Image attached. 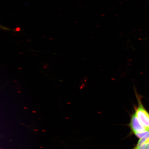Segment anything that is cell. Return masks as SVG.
I'll return each mask as SVG.
<instances>
[{
  "mask_svg": "<svg viewBox=\"0 0 149 149\" xmlns=\"http://www.w3.org/2000/svg\"><path fill=\"white\" fill-rule=\"evenodd\" d=\"M18 69H20V70H22V69L20 68H18Z\"/></svg>",
  "mask_w": 149,
  "mask_h": 149,
  "instance_id": "5b68a950",
  "label": "cell"
},
{
  "mask_svg": "<svg viewBox=\"0 0 149 149\" xmlns=\"http://www.w3.org/2000/svg\"><path fill=\"white\" fill-rule=\"evenodd\" d=\"M129 125L132 133L135 135L148 130L139 122L135 113L132 115Z\"/></svg>",
  "mask_w": 149,
  "mask_h": 149,
  "instance_id": "7a4b0ae2",
  "label": "cell"
},
{
  "mask_svg": "<svg viewBox=\"0 0 149 149\" xmlns=\"http://www.w3.org/2000/svg\"><path fill=\"white\" fill-rule=\"evenodd\" d=\"M17 92L18 93H21V92H18V91Z\"/></svg>",
  "mask_w": 149,
  "mask_h": 149,
  "instance_id": "8992f818",
  "label": "cell"
},
{
  "mask_svg": "<svg viewBox=\"0 0 149 149\" xmlns=\"http://www.w3.org/2000/svg\"><path fill=\"white\" fill-rule=\"evenodd\" d=\"M138 102L137 107L135 108L136 116L141 123L149 131V113L145 109L138 95L136 93Z\"/></svg>",
  "mask_w": 149,
  "mask_h": 149,
  "instance_id": "6da1fadb",
  "label": "cell"
},
{
  "mask_svg": "<svg viewBox=\"0 0 149 149\" xmlns=\"http://www.w3.org/2000/svg\"><path fill=\"white\" fill-rule=\"evenodd\" d=\"M14 81V82H17V81Z\"/></svg>",
  "mask_w": 149,
  "mask_h": 149,
  "instance_id": "52a82bcc",
  "label": "cell"
},
{
  "mask_svg": "<svg viewBox=\"0 0 149 149\" xmlns=\"http://www.w3.org/2000/svg\"><path fill=\"white\" fill-rule=\"evenodd\" d=\"M47 65H45V66H44V69H46L47 68Z\"/></svg>",
  "mask_w": 149,
  "mask_h": 149,
  "instance_id": "277c9868",
  "label": "cell"
},
{
  "mask_svg": "<svg viewBox=\"0 0 149 149\" xmlns=\"http://www.w3.org/2000/svg\"><path fill=\"white\" fill-rule=\"evenodd\" d=\"M133 149H149V137L140 139Z\"/></svg>",
  "mask_w": 149,
  "mask_h": 149,
  "instance_id": "3957f363",
  "label": "cell"
}]
</instances>
